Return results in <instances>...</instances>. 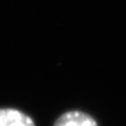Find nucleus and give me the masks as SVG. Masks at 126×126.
Here are the masks:
<instances>
[{
    "label": "nucleus",
    "instance_id": "obj_2",
    "mask_svg": "<svg viewBox=\"0 0 126 126\" xmlns=\"http://www.w3.org/2000/svg\"><path fill=\"white\" fill-rule=\"evenodd\" d=\"M0 126H35V123L29 116L18 109L1 108Z\"/></svg>",
    "mask_w": 126,
    "mask_h": 126
},
{
    "label": "nucleus",
    "instance_id": "obj_1",
    "mask_svg": "<svg viewBox=\"0 0 126 126\" xmlns=\"http://www.w3.org/2000/svg\"><path fill=\"white\" fill-rule=\"evenodd\" d=\"M54 126H98V124L96 120L87 113L72 110L59 117Z\"/></svg>",
    "mask_w": 126,
    "mask_h": 126
}]
</instances>
